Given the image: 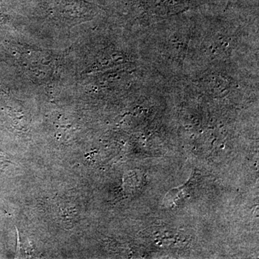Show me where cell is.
<instances>
[{
  "label": "cell",
  "instance_id": "obj_1",
  "mask_svg": "<svg viewBox=\"0 0 259 259\" xmlns=\"http://www.w3.org/2000/svg\"><path fill=\"white\" fill-rule=\"evenodd\" d=\"M233 0H229L230 3H232V2H233Z\"/></svg>",
  "mask_w": 259,
  "mask_h": 259
}]
</instances>
